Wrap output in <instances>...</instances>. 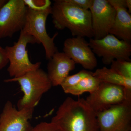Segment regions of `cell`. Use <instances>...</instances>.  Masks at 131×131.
Returning a JSON list of instances; mask_svg holds the SVG:
<instances>
[{"label":"cell","instance_id":"17","mask_svg":"<svg viewBox=\"0 0 131 131\" xmlns=\"http://www.w3.org/2000/svg\"><path fill=\"white\" fill-rule=\"evenodd\" d=\"M93 72L86 70H82L72 75H68L61 83V85L64 91L77 84L84 78L91 74Z\"/></svg>","mask_w":131,"mask_h":131},{"label":"cell","instance_id":"14","mask_svg":"<svg viewBox=\"0 0 131 131\" xmlns=\"http://www.w3.org/2000/svg\"><path fill=\"white\" fill-rule=\"evenodd\" d=\"M75 64L64 52H56L47 66V73L52 86H60L70 72L75 69Z\"/></svg>","mask_w":131,"mask_h":131},{"label":"cell","instance_id":"20","mask_svg":"<svg viewBox=\"0 0 131 131\" xmlns=\"http://www.w3.org/2000/svg\"><path fill=\"white\" fill-rule=\"evenodd\" d=\"M30 131H61L56 125L50 122H42L33 127Z\"/></svg>","mask_w":131,"mask_h":131},{"label":"cell","instance_id":"1","mask_svg":"<svg viewBox=\"0 0 131 131\" xmlns=\"http://www.w3.org/2000/svg\"><path fill=\"white\" fill-rule=\"evenodd\" d=\"M51 122L61 131H99L96 114L83 98L67 97Z\"/></svg>","mask_w":131,"mask_h":131},{"label":"cell","instance_id":"12","mask_svg":"<svg viewBox=\"0 0 131 131\" xmlns=\"http://www.w3.org/2000/svg\"><path fill=\"white\" fill-rule=\"evenodd\" d=\"M63 50L75 63L81 65L85 70H92L97 67V59L84 37H75L66 39Z\"/></svg>","mask_w":131,"mask_h":131},{"label":"cell","instance_id":"10","mask_svg":"<svg viewBox=\"0 0 131 131\" xmlns=\"http://www.w3.org/2000/svg\"><path fill=\"white\" fill-rule=\"evenodd\" d=\"M93 38L100 39L109 34L115 19L116 11L108 0H93L89 9Z\"/></svg>","mask_w":131,"mask_h":131},{"label":"cell","instance_id":"18","mask_svg":"<svg viewBox=\"0 0 131 131\" xmlns=\"http://www.w3.org/2000/svg\"><path fill=\"white\" fill-rule=\"evenodd\" d=\"M110 68L119 74L131 79V62L119 59L113 61Z\"/></svg>","mask_w":131,"mask_h":131},{"label":"cell","instance_id":"2","mask_svg":"<svg viewBox=\"0 0 131 131\" xmlns=\"http://www.w3.org/2000/svg\"><path fill=\"white\" fill-rule=\"evenodd\" d=\"M51 14L57 30L67 28L74 37L93 38L89 10L79 8L67 0H56L51 6Z\"/></svg>","mask_w":131,"mask_h":131},{"label":"cell","instance_id":"4","mask_svg":"<svg viewBox=\"0 0 131 131\" xmlns=\"http://www.w3.org/2000/svg\"><path fill=\"white\" fill-rule=\"evenodd\" d=\"M36 43H38L35 38L21 31L18 41L12 46L5 47V51L9 63L7 71L12 78L20 77L40 68L41 62H31L26 49L28 44Z\"/></svg>","mask_w":131,"mask_h":131},{"label":"cell","instance_id":"23","mask_svg":"<svg viewBox=\"0 0 131 131\" xmlns=\"http://www.w3.org/2000/svg\"><path fill=\"white\" fill-rule=\"evenodd\" d=\"M125 6L128 12L130 14L131 13V0H125Z\"/></svg>","mask_w":131,"mask_h":131},{"label":"cell","instance_id":"3","mask_svg":"<svg viewBox=\"0 0 131 131\" xmlns=\"http://www.w3.org/2000/svg\"><path fill=\"white\" fill-rule=\"evenodd\" d=\"M5 82H18L24 95L17 103L18 109L33 108L38 104L44 94L52 85L47 73L40 68L18 78L4 80Z\"/></svg>","mask_w":131,"mask_h":131},{"label":"cell","instance_id":"8","mask_svg":"<svg viewBox=\"0 0 131 131\" xmlns=\"http://www.w3.org/2000/svg\"><path fill=\"white\" fill-rule=\"evenodd\" d=\"M28 10L24 0L7 1L0 9V39L22 30Z\"/></svg>","mask_w":131,"mask_h":131},{"label":"cell","instance_id":"22","mask_svg":"<svg viewBox=\"0 0 131 131\" xmlns=\"http://www.w3.org/2000/svg\"><path fill=\"white\" fill-rule=\"evenodd\" d=\"M8 63L5 48L0 46V70L5 68Z\"/></svg>","mask_w":131,"mask_h":131},{"label":"cell","instance_id":"15","mask_svg":"<svg viewBox=\"0 0 131 131\" xmlns=\"http://www.w3.org/2000/svg\"><path fill=\"white\" fill-rule=\"evenodd\" d=\"M93 74L101 82L119 85L131 89V79L121 75L111 68L104 67L97 69Z\"/></svg>","mask_w":131,"mask_h":131},{"label":"cell","instance_id":"6","mask_svg":"<svg viewBox=\"0 0 131 131\" xmlns=\"http://www.w3.org/2000/svg\"><path fill=\"white\" fill-rule=\"evenodd\" d=\"M89 46L95 55L102 58L105 65L111 64L115 60L131 62V43L121 40L112 34H108L103 38L90 39Z\"/></svg>","mask_w":131,"mask_h":131},{"label":"cell","instance_id":"19","mask_svg":"<svg viewBox=\"0 0 131 131\" xmlns=\"http://www.w3.org/2000/svg\"><path fill=\"white\" fill-rule=\"evenodd\" d=\"M25 5L32 10L35 11H42L51 6V3L49 0L34 1V0H24Z\"/></svg>","mask_w":131,"mask_h":131},{"label":"cell","instance_id":"21","mask_svg":"<svg viewBox=\"0 0 131 131\" xmlns=\"http://www.w3.org/2000/svg\"><path fill=\"white\" fill-rule=\"evenodd\" d=\"M67 1L70 4L85 10H89L93 2V0H67Z\"/></svg>","mask_w":131,"mask_h":131},{"label":"cell","instance_id":"13","mask_svg":"<svg viewBox=\"0 0 131 131\" xmlns=\"http://www.w3.org/2000/svg\"><path fill=\"white\" fill-rule=\"evenodd\" d=\"M116 11L115 19L110 34L131 43V15L125 6V0H108Z\"/></svg>","mask_w":131,"mask_h":131},{"label":"cell","instance_id":"5","mask_svg":"<svg viewBox=\"0 0 131 131\" xmlns=\"http://www.w3.org/2000/svg\"><path fill=\"white\" fill-rule=\"evenodd\" d=\"M51 6L42 11H35L28 8L25 24L22 31L31 35L42 44L45 53L46 58L49 60L53 55L58 51L54 40L58 35L55 33L51 37L46 30V20L48 16L51 13Z\"/></svg>","mask_w":131,"mask_h":131},{"label":"cell","instance_id":"9","mask_svg":"<svg viewBox=\"0 0 131 131\" xmlns=\"http://www.w3.org/2000/svg\"><path fill=\"white\" fill-rule=\"evenodd\" d=\"M99 131H131V98L96 113Z\"/></svg>","mask_w":131,"mask_h":131},{"label":"cell","instance_id":"16","mask_svg":"<svg viewBox=\"0 0 131 131\" xmlns=\"http://www.w3.org/2000/svg\"><path fill=\"white\" fill-rule=\"evenodd\" d=\"M93 73L89 75L72 88L66 90L64 92L74 95H80L86 92L90 94L95 91L101 82L97 78L94 76Z\"/></svg>","mask_w":131,"mask_h":131},{"label":"cell","instance_id":"24","mask_svg":"<svg viewBox=\"0 0 131 131\" xmlns=\"http://www.w3.org/2000/svg\"><path fill=\"white\" fill-rule=\"evenodd\" d=\"M7 1L6 0H0V9L3 6L5 5Z\"/></svg>","mask_w":131,"mask_h":131},{"label":"cell","instance_id":"7","mask_svg":"<svg viewBox=\"0 0 131 131\" xmlns=\"http://www.w3.org/2000/svg\"><path fill=\"white\" fill-rule=\"evenodd\" d=\"M131 98V89L116 84L101 82L97 89L86 100L96 113L101 112Z\"/></svg>","mask_w":131,"mask_h":131},{"label":"cell","instance_id":"11","mask_svg":"<svg viewBox=\"0 0 131 131\" xmlns=\"http://www.w3.org/2000/svg\"><path fill=\"white\" fill-rule=\"evenodd\" d=\"M34 110L28 108L16 109L7 101L0 114V131H30L33 127L29 120Z\"/></svg>","mask_w":131,"mask_h":131}]
</instances>
